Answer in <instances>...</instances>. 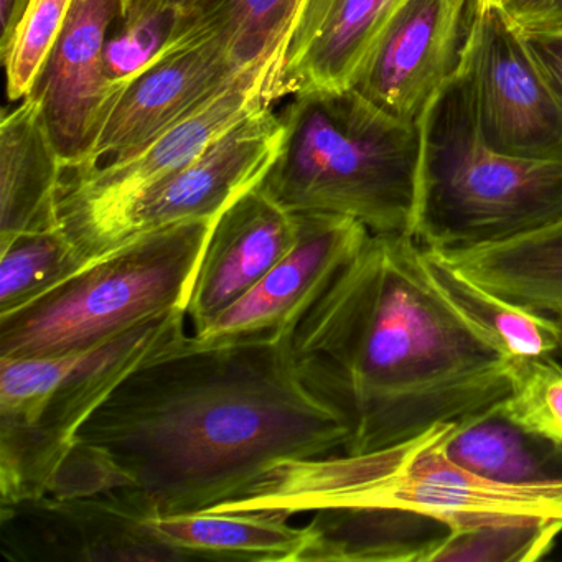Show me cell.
Here are the masks:
<instances>
[{
  "label": "cell",
  "instance_id": "ba28073f",
  "mask_svg": "<svg viewBox=\"0 0 562 562\" xmlns=\"http://www.w3.org/2000/svg\"><path fill=\"white\" fill-rule=\"evenodd\" d=\"M276 101L268 83L239 85L127 156L90 169L64 170L58 200L61 229L88 261H94L117 223L147 190L192 162L239 121Z\"/></svg>",
  "mask_w": 562,
  "mask_h": 562
},
{
  "label": "cell",
  "instance_id": "5b68a950",
  "mask_svg": "<svg viewBox=\"0 0 562 562\" xmlns=\"http://www.w3.org/2000/svg\"><path fill=\"white\" fill-rule=\"evenodd\" d=\"M419 124L414 238L420 246L439 252L483 248L562 223V160L490 149L476 127L465 68Z\"/></svg>",
  "mask_w": 562,
  "mask_h": 562
},
{
  "label": "cell",
  "instance_id": "4dcf8cb0",
  "mask_svg": "<svg viewBox=\"0 0 562 562\" xmlns=\"http://www.w3.org/2000/svg\"><path fill=\"white\" fill-rule=\"evenodd\" d=\"M195 0H124L123 27L140 24L160 15H179Z\"/></svg>",
  "mask_w": 562,
  "mask_h": 562
},
{
  "label": "cell",
  "instance_id": "d4e9b609",
  "mask_svg": "<svg viewBox=\"0 0 562 562\" xmlns=\"http://www.w3.org/2000/svg\"><path fill=\"white\" fill-rule=\"evenodd\" d=\"M91 261L61 226L25 233L0 245V317L37 301Z\"/></svg>",
  "mask_w": 562,
  "mask_h": 562
},
{
  "label": "cell",
  "instance_id": "f546056e",
  "mask_svg": "<svg viewBox=\"0 0 562 562\" xmlns=\"http://www.w3.org/2000/svg\"><path fill=\"white\" fill-rule=\"evenodd\" d=\"M499 8L518 29L562 24V0H499Z\"/></svg>",
  "mask_w": 562,
  "mask_h": 562
},
{
  "label": "cell",
  "instance_id": "9a60e30c",
  "mask_svg": "<svg viewBox=\"0 0 562 562\" xmlns=\"http://www.w3.org/2000/svg\"><path fill=\"white\" fill-rule=\"evenodd\" d=\"M123 12L124 0H74L64 31L32 90L31 98L41 104L64 169L83 159L116 91L108 74V35Z\"/></svg>",
  "mask_w": 562,
  "mask_h": 562
},
{
  "label": "cell",
  "instance_id": "f1b7e54d",
  "mask_svg": "<svg viewBox=\"0 0 562 562\" xmlns=\"http://www.w3.org/2000/svg\"><path fill=\"white\" fill-rule=\"evenodd\" d=\"M518 32L542 74L562 98V24L522 27Z\"/></svg>",
  "mask_w": 562,
  "mask_h": 562
},
{
  "label": "cell",
  "instance_id": "603a6c76",
  "mask_svg": "<svg viewBox=\"0 0 562 562\" xmlns=\"http://www.w3.org/2000/svg\"><path fill=\"white\" fill-rule=\"evenodd\" d=\"M446 447L457 465L498 482H539L562 475V449L516 426L496 406L457 423Z\"/></svg>",
  "mask_w": 562,
  "mask_h": 562
},
{
  "label": "cell",
  "instance_id": "4fadbf2b",
  "mask_svg": "<svg viewBox=\"0 0 562 562\" xmlns=\"http://www.w3.org/2000/svg\"><path fill=\"white\" fill-rule=\"evenodd\" d=\"M282 137L279 114L271 106L259 108L216 137L192 162L147 190L117 223L101 256L154 229L216 218L261 182L281 149Z\"/></svg>",
  "mask_w": 562,
  "mask_h": 562
},
{
  "label": "cell",
  "instance_id": "d6986e66",
  "mask_svg": "<svg viewBox=\"0 0 562 562\" xmlns=\"http://www.w3.org/2000/svg\"><path fill=\"white\" fill-rule=\"evenodd\" d=\"M304 0H195L180 12L164 47L215 42L233 64L274 85ZM281 100V98H279Z\"/></svg>",
  "mask_w": 562,
  "mask_h": 562
},
{
  "label": "cell",
  "instance_id": "277c9868",
  "mask_svg": "<svg viewBox=\"0 0 562 562\" xmlns=\"http://www.w3.org/2000/svg\"><path fill=\"white\" fill-rule=\"evenodd\" d=\"M259 189L291 213H328L371 235H413L423 134L353 88L295 94Z\"/></svg>",
  "mask_w": 562,
  "mask_h": 562
},
{
  "label": "cell",
  "instance_id": "ac0fdd59",
  "mask_svg": "<svg viewBox=\"0 0 562 562\" xmlns=\"http://www.w3.org/2000/svg\"><path fill=\"white\" fill-rule=\"evenodd\" d=\"M64 160L41 104L25 98L0 124V245L60 226Z\"/></svg>",
  "mask_w": 562,
  "mask_h": 562
},
{
  "label": "cell",
  "instance_id": "2e32d148",
  "mask_svg": "<svg viewBox=\"0 0 562 562\" xmlns=\"http://www.w3.org/2000/svg\"><path fill=\"white\" fill-rule=\"evenodd\" d=\"M299 220L258 186L229 203L213 223L187 301L193 334L245 297L292 248Z\"/></svg>",
  "mask_w": 562,
  "mask_h": 562
},
{
  "label": "cell",
  "instance_id": "52a82bcc",
  "mask_svg": "<svg viewBox=\"0 0 562 562\" xmlns=\"http://www.w3.org/2000/svg\"><path fill=\"white\" fill-rule=\"evenodd\" d=\"M216 218L144 233L32 304L0 317V358L90 350L170 311H186Z\"/></svg>",
  "mask_w": 562,
  "mask_h": 562
},
{
  "label": "cell",
  "instance_id": "83f0119b",
  "mask_svg": "<svg viewBox=\"0 0 562 562\" xmlns=\"http://www.w3.org/2000/svg\"><path fill=\"white\" fill-rule=\"evenodd\" d=\"M74 0H31L0 58L8 74L9 101L31 97L70 14Z\"/></svg>",
  "mask_w": 562,
  "mask_h": 562
},
{
  "label": "cell",
  "instance_id": "7a4b0ae2",
  "mask_svg": "<svg viewBox=\"0 0 562 562\" xmlns=\"http://www.w3.org/2000/svg\"><path fill=\"white\" fill-rule=\"evenodd\" d=\"M289 353L348 427L350 456L496 406L515 363L447 297L413 235L371 233L292 328Z\"/></svg>",
  "mask_w": 562,
  "mask_h": 562
},
{
  "label": "cell",
  "instance_id": "1f68e13d",
  "mask_svg": "<svg viewBox=\"0 0 562 562\" xmlns=\"http://www.w3.org/2000/svg\"><path fill=\"white\" fill-rule=\"evenodd\" d=\"M31 0H0V54L14 37Z\"/></svg>",
  "mask_w": 562,
  "mask_h": 562
},
{
  "label": "cell",
  "instance_id": "9c48e42d",
  "mask_svg": "<svg viewBox=\"0 0 562 562\" xmlns=\"http://www.w3.org/2000/svg\"><path fill=\"white\" fill-rule=\"evenodd\" d=\"M463 68L476 127L490 149L562 160V98L498 4L480 8Z\"/></svg>",
  "mask_w": 562,
  "mask_h": 562
},
{
  "label": "cell",
  "instance_id": "4316f807",
  "mask_svg": "<svg viewBox=\"0 0 562 562\" xmlns=\"http://www.w3.org/2000/svg\"><path fill=\"white\" fill-rule=\"evenodd\" d=\"M496 409L562 449V364L552 357H515L508 394Z\"/></svg>",
  "mask_w": 562,
  "mask_h": 562
},
{
  "label": "cell",
  "instance_id": "44dd1931",
  "mask_svg": "<svg viewBox=\"0 0 562 562\" xmlns=\"http://www.w3.org/2000/svg\"><path fill=\"white\" fill-rule=\"evenodd\" d=\"M269 513L193 512L150 516L154 536L182 561L299 562L311 528Z\"/></svg>",
  "mask_w": 562,
  "mask_h": 562
},
{
  "label": "cell",
  "instance_id": "cb8c5ba5",
  "mask_svg": "<svg viewBox=\"0 0 562 562\" xmlns=\"http://www.w3.org/2000/svg\"><path fill=\"white\" fill-rule=\"evenodd\" d=\"M424 256L430 274L447 297L513 357H552L558 353L559 331L551 314L515 304L476 284L447 265L432 249L424 248Z\"/></svg>",
  "mask_w": 562,
  "mask_h": 562
},
{
  "label": "cell",
  "instance_id": "8fae6325",
  "mask_svg": "<svg viewBox=\"0 0 562 562\" xmlns=\"http://www.w3.org/2000/svg\"><path fill=\"white\" fill-rule=\"evenodd\" d=\"M274 85L245 74L215 42L162 47L139 71L116 81L83 159L64 170L90 169L127 156L245 83ZM279 100V98H278Z\"/></svg>",
  "mask_w": 562,
  "mask_h": 562
},
{
  "label": "cell",
  "instance_id": "836d02e7",
  "mask_svg": "<svg viewBox=\"0 0 562 562\" xmlns=\"http://www.w3.org/2000/svg\"><path fill=\"white\" fill-rule=\"evenodd\" d=\"M480 8H485V5L498 4L499 0H479Z\"/></svg>",
  "mask_w": 562,
  "mask_h": 562
},
{
  "label": "cell",
  "instance_id": "7402d4cb",
  "mask_svg": "<svg viewBox=\"0 0 562 562\" xmlns=\"http://www.w3.org/2000/svg\"><path fill=\"white\" fill-rule=\"evenodd\" d=\"M447 265L495 294L532 311H562V223L483 248L436 251Z\"/></svg>",
  "mask_w": 562,
  "mask_h": 562
},
{
  "label": "cell",
  "instance_id": "5bb4252c",
  "mask_svg": "<svg viewBox=\"0 0 562 562\" xmlns=\"http://www.w3.org/2000/svg\"><path fill=\"white\" fill-rule=\"evenodd\" d=\"M295 215L299 238L294 248L245 297L193 334V341L216 345L291 334L338 269L370 235L360 222L348 216Z\"/></svg>",
  "mask_w": 562,
  "mask_h": 562
},
{
  "label": "cell",
  "instance_id": "7c38bea8",
  "mask_svg": "<svg viewBox=\"0 0 562 562\" xmlns=\"http://www.w3.org/2000/svg\"><path fill=\"white\" fill-rule=\"evenodd\" d=\"M153 515L120 493L2 505V552L11 561H182L154 536Z\"/></svg>",
  "mask_w": 562,
  "mask_h": 562
},
{
  "label": "cell",
  "instance_id": "d6a6232c",
  "mask_svg": "<svg viewBox=\"0 0 562 562\" xmlns=\"http://www.w3.org/2000/svg\"><path fill=\"white\" fill-rule=\"evenodd\" d=\"M554 317L555 325H558L559 331V353L562 355V311L555 312V314H551Z\"/></svg>",
  "mask_w": 562,
  "mask_h": 562
},
{
  "label": "cell",
  "instance_id": "ffe728a7",
  "mask_svg": "<svg viewBox=\"0 0 562 562\" xmlns=\"http://www.w3.org/2000/svg\"><path fill=\"white\" fill-rule=\"evenodd\" d=\"M299 562H430L450 526L403 508L355 506L312 513Z\"/></svg>",
  "mask_w": 562,
  "mask_h": 562
},
{
  "label": "cell",
  "instance_id": "3957f363",
  "mask_svg": "<svg viewBox=\"0 0 562 562\" xmlns=\"http://www.w3.org/2000/svg\"><path fill=\"white\" fill-rule=\"evenodd\" d=\"M456 424H436L406 442L358 456L284 460L223 509L292 518L318 509L383 506L432 516L450 529L515 519L562 521V475L526 483L476 475L447 456Z\"/></svg>",
  "mask_w": 562,
  "mask_h": 562
},
{
  "label": "cell",
  "instance_id": "484cf974",
  "mask_svg": "<svg viewBox=\"0 0 562 562\" xmlns=\"http://www.w3.org/2000/svg\"><path fill=\"white\" fill-rule=\"evenodd\" d=\"M562 532L555 519H515L450 529L430 562H532L554 548Z\"/></svg>",
  "mask_w": 562,
  "mask_h": 562
},
{
  "label": "cell",
  "instance_id": "6da1fadb",
  "mask_svg": "<svg viewBox=\"0 0 562 562\" xmlns=\"http://www.w3.org/2000/svg\"><path fill=\"white\" fill-rule=\"evenodd\" d=\"M348 427L299 380L281 338L182 344L130 374L78 432L104 495L149 515L205 512L276 463L347 446Z\"/></svg>",
  "mask_w": 562,
  "mask_h": 562
},
{
  "label": "cell",
  "instance_id": "30bf717a",
  "mask_svg": "<svg viewBox=\"0 0 562 562\" xmlns=\"http://www.w3.org/2000/svg\"><path fill=\"white\" fill-rule=\"evenodd\" d=\"M479 12V0H400L351 88L394 120L419 124L462 70Z\"/></svg>",
  "mask_w": 562,
  "mask_h": 562
},
{
  "label": "cell",
  "instance_id": "e0dca14e",
  "mask_svg": "<svg viewBox=\"0 0 562 562\" xmlns=\"http://www.w3.org/2000/svg\"><path fill=\"white\" fill-rule=\"evenodd\" d=\"M400 0H304L291 31L279 98L351 88Z\"/></svg>",
  "mask_w": 562,
  "mask_h": 562
},
{
  "label": "cell",
  "instance_id": "8992f818",
  "mask_svg": "<svg viewBox=\"0 0 562 562\" xmlns=\"http://www.w3.org/2000/svg\"><path fill=\"white\" fill-rule=\"evenodd\" d=\"M186 318L170 311L77 353L0 358L2 505L50 495L81 427L140 364L189 337Z\"/></svg>",
  "mask_w": 562,
  "mask_h": 562
}]
</instances>
